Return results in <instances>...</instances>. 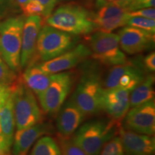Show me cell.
<instances>
[{"label":"cell","instance_id":"6da1fadb","mask_svg":"<svg viewBox=\"0 0 155 155\" xmlns=\"http://www.w3.org/2000/svg\"><path fill=\"white\" fill-rule=\"evenodd\" d=\"M119 122L115 120H96L84 124L78 129L72 140L87 155H99L106 142L115 137Z\"/></svg>","mask_w":155,"mask_h":155},{"label":"cell","instance_id":"7a4b0ae2","mask_svg":"<svg viewBox=\"0 0 155 155\" xmlns=\"http://www.w3.org/2000/svg\"><path fill=\"white\" fill-rule=\"evenodd\" d=\"M48 25L67 33L88 35L95 30L91 15L83 7L75 4L61 6L46 17Z\"/></svg>","mask_w":155,"mask_h":155},{"label":"cell","instance_id":"3957f363","mask_svg":"<svg viewBox=\"0 0 155 155\" xmlns=\"http://www.w3.org/2000/svg\"><path fill=\"white\" fill-rule=\"evenodd\" d=\"M25 20L24 16H17L0 21V56L15 73L21 68V45Z\"/></svg>","mask_w":155,"mask_h":155},{"label":"cell","instance_id":"277c9868","mask_svg":"<svg viewBox=\"0 0 155 155\" xmlns=\"http://www.w3.org/2000/svg\"><path fill=\"white\" fill-rule=\"evenodd\" d=\"M15 126L17 130L34 126L42 119V114L33 92L19 79L12 91Z\"/></svg>","mask_w":155,"mask_h":155},{"label":"cell","instance_id":"5b68a950","mask_svg":"<svg viewBox=\"0 0 155 155\" xmlns=\"http://www.w3.org/2000/svg\"><path fill=\"white\" fill-rule=\"evenodd\" d=\"M91 55L106 65H121L127 62L125 53L119 45L117 34L97 31L89 38Z\"/></svg>","mask_w":155,"mask_h":155},{"label":"cell","instance_id":"8992f818","mask_svg":"<svg viewBox=\"0 0 155 155\" xmlns=\"http://www.w3.org/2000/svg\"><path fill=\"white\" fill-rule=\"evenodd\" d=\"M76 41L71 34L44 25L39 32L36 52L42 61H47L72 49Z\"/></svg>","mask_w":155,"mask_h":155},{"label":"cell","instance_id":"52a82bcc","mask_svg":"<svg viewBox=\"0 0 155 155\" xmlns=\"http://www.w3.org/2000/svg\"><path fill=\"white\" fill-rule=\"evenodd\" d=\"M104 88L99 76L89 73L81 78L71 98L85 115L96 114L101 109Z\"/></svg>","mask_w":155,"mask_h":155},{"label":"cell","instance_id":"ba28073f","mask_svg":"<svg viewBox=\"0 0 155 155\" xmlns=\"http://www.w3.org/2000/svg\"><path fill=\"white\" fill-rule=\"evenodd\" d=\"M72 72H61L53 74L48 88L38 97L42 111L47 114H54L59 111L74 83Z\"/></svg>","mask_w":155,"mask_h":155},{"label":"cell","instance_id":"9c48e42d","mask_svg":"<svg viewBox=\"0 0 155 155\" xmlns=\"http://www.w3.org/2000/svg\"><path fill=\"white\" fill-rule=\"evenodd\" d=\"M144 71L140 67L127 62L114 65L108 73L104 82L106 89L120 88L131 91L145 78Z\"/></svg>","mask_w":155,"mask_h":155},{"label":"cell","instance_id":"30bf717a","mask_svg":"<svg viewBox=\"0 0 155 155\" xmlns=\"http://www.w3.org/2000/svg\"><path fill=\"white\" fill-rule=\"evenodd\" d=\"M125 129L152 136L155 131V104L152 100L134 106L125 116Z\"/></svg>","mask_w":155,"mask_h":155},{"label":"cell","instance_id":"8fae6325","mask_svg":"<svg viewBox=\"0 0 155 155\" xmlns=\"http://www.w3.org/2000/svg\"><path fill=\"white\" fill-rule=\"evenodd\" d=\"M90 55L91 51L89 48L80 44L58 57L38 65L45 73L53 75L72 69Z\"/></svg>","mask_w":155,"mask_h":155},{"label":"cell","instance_id":"7c38bea8","mask_svg":"<svg viewBox=\"0 0 155 155\" xmlns=\"http://www.w3.org/2000/svg\"><path fill=\"white\" fill-rule=\"evenodd\" d=\"M119 45L122 51L134 55L154 46V34L131 26L121 28L118 33Z\"/></svg>","mask_w":155,"mask_h":155},{"label":"cell","instance_id":"4fadbf2b","mask_svg":"<svg viewBox=\"0 0 155 155\" xmlns=\"http://www.w3.org/2000/svg\"><path fill=\"white\" fill-rule=\"evenodd\" d=\"M42 27V16L31 15L25 18L22 28L20 53V67L22 68L34 61L38 35Z\"/></svg>","mask_w":155,"mask_h":155},{"label":"cell","instance_id":"5bb4252c","mask_svg":"<svg viewBox=\"0 0 155 155\" xmlns=\"http://www.w3.org/2000/svg\"><path fill=\"white\" fill-rule=\"evenodd\" d=\"M130 91L124 89L104 88L101 98V109L104 110L111 119L119 122L125 117L130 108Z\"/></svg>","mask_w":155,"mask_h":155},{"label":"cell","instance_id":"9a60e30c","mask_svg":"<svg viewBox=\"0 0 155 155\" xmlns=\"http://www.w3.org/2000/svg\"><path fill=\"white\" fill-rule=\"evenodd\" d=\"M119 133L124 155L154 154L155 139L152 136L136 133L124 127H119Z\"/></svg>","mask_w":155,"mask_h":155},{"label":"cell","instance_id":"2e32d148","mask_svg":"<svg viewBox=\"0 0 155 155\" xmlns=\"http://www.w3.org/2000/svg\"><path fill=\"white\" fill-rule=\"evenodd\" d=\"M85 114L72 101L70 100L60 108L57 128L60 138H70L84 119Z\"/></svg>","mask_w":155,"mask_h":155},{"label":"cell","instance_id":"e0dca14e","mask_svg":"<svg viewBox=\"0 0 155 155\" xmlns=\"http://www.w3.org/2000/svg\"><path fill=\"white\" fill-rule=\"evenodd\" d=\"M49 124L39 122L37 124L17 130L13 137V153L15 155H26L32 145L42 135L49 132Z\"/></svg>","mask_w":155,"mask_h":155},{"label":"cell","instance_id":"ac0fdd59","mask_svg":"<svg viewBox=\"0 0 155 155\" xmlns=\"http://www.w3.org/2000/svg\"><path fill=\"white\" fill-rule=\"evenodd\" d=\"M51 75L42 71L38 64L31 63L28 65L23 73L22 81L25 84L38 96L49 86Z\"/></svg>","mask_w":155,"mask_h":155},{"label":"cell","instance_id":"d6986e66","mask_svg":"<svg viewBox=\"0 0 155 155\" xmlns=\"http://www.w3.org/2000/svg\"><path fill=\"white\" fill-rule=\"evenodd\" d=\"M131 1H108L97 0L96 13L91 18H108L119 16L131 12Z\"/></svg>","mask_w":155,"mask_h":155},{"label":"cell","instance_id":"ffe728a7","mask_svg":"<svg viewBox=\"0 0 155 155\" xmlns=\"http://www.w3.org/2000/svg\"><path fill=\"white\" fill-rule=\"evenodd\" d=\"M154 76L149 75L145 77L142 82L131 91V94H129L130 107H134L150 101L154 100Z\"/></svg>","mask_w":155,"mask_h":155},{"label":"cell","instance_id":"44dd1931","mask_svg":"<svg viewBox=\"0 0 155 155\" xmlns=\"http://www.w3.org/2000/svg\"><path fill=\"white\" fill-rule=\"evenodd\" d=\"M15 120L11 96L0 108V134L13 142Z\"/></svg>","mask_w":155,"mask_h":155},{"label":"cell","instance_id":"7402d4cb","mask_svg":"<svg viewBox=\"0 0 155 155\" xmlns=\"http://www.w3.org/2000/svg\"><path fill=\"white\" fill-rule=\"evenodd\" d=\"M129 17L127 14L108 18H91L95 30L106 32H111L116 29L127 25Z\"/></svg>","mask_w":155,"mask_h":155},{"label":"cell","instance_id":"603a6c76","mask_svg":"<svg viewBox=\"0 0 155 155\" xmlns=\"http://www.w3.org/2000/svg\"><path fill=\"white\" fill-rule=\"evenodd\" d=\"M30 155H61V152L57 142L52 137L46 136L36 141Z\"/></svg>","mask_w":155,"mask_h":155},{"label":"cell","instance_id":"cb8c5ba5","mask_svg":"<svg viewBox=\"0 0 155 155\" xmlns=\"http://www.w3.org/2000/svg\"><path fill=\"white\" fill-rule=\"evenodd\" d=\"M18 80L16 73L8 66L0 56V84L12 87Z\"/></svg>","mask_w":155,"mask_h":155},{"label":"cell","instance_id":"d4e9b609","mask_svg":"<svg viewBox=\"0 0 155 155\" xmlns=\"http://www.w3.org/2000/svg\"><path fill=\"white\" fill-rule=\"evenodd\" d=\"M127 25L147 31L151 33L154 34L155 32V20L152 19L141 17H129Z\"/></svg>","mask_w":155,"mask_h":155},{"label":"cell","instance_id":"484cf974","mask_svg":"<svg viewBox=\"0 0 155 155\" xmlns=\"http://www.w3.org/2000/svg\"><path fill=\"white\" fill-rule=\"evenodd\" d=\"M99 155H124L123 144L119 137H114L106 143Z\"/></svg>","mask_w":155,"mask_h":155},{"label":"cell","instance_id":"4316f807","mask_svg":"<svg viewBox=\"0 0 155 155\" xmlns=\"http://www.w3.org/2000/svg\"><path fill=\"white\" fill-rule=\"evenodd\" d=\"M60 144L61 155H87L73 142L72 139L60 138Z\"/></svg>","mask_w":155,"mask_h":155},{"label":"cell","instance_id":"83f0119b","mask_svg":"<svg viewBox=\"0 0 155 155\" xmlns=\"http://www.w3.org/2000/svg\"><path fill=\"white\" fill-rule=\"evenodd\" d=\"M25 16H31V15H40L45 16V7L44 6L38 1L30 0L29 2L25 6L22 10Z\"/></svg>","mask_w":155,"mask_h":155},{"label":"cell","instance_id":"f1b7e54d","mask_svg":"<svg viewBox=\"0 0 155 155\" xmlns=\"http://www.w3.org/2000/svg\"><path fill=\"white\" fill-rule=\"evenodd\" d=\"M127 15L129 17H144V18L155 19V9L154 7L139 9L132 12H129L127 13Z\"/></svg>","mask_w":155,"mask_h":155},{"label":"cell","instance_id":"f546056e","mask_svg":"<svg viewBox=\"0 0 155 155\" xmlns=\"http://www.w3.org/2000/svg\"><path fill=\"white\" fill-rule=\"evenodd\" d=\"M155 0H131V12L139 9L154 7Z\"/></svg>","mask_w":155,"mask_h":155},{"label":"cell","instance_id":"4dcf8cb0","mask_svg":"<svg viewBox=\"0 0 155 155\" xmlns=\"http://www.w3.org/2000/svg\"><path fill=\"white\" fill-rule=\"evenodd\" d=\"M12 91V87L0 84V108L2 107L6 101L11 96Z\"/></svg>","mask_w":155,"mask_h":155},{"label":"cell","instance_id":"1f68e13d","mask_svg":"<svg viewBox=\"0 0 155 155\" xmlns=\"http://www.w3.org/2000/svg\"><path fill=\"white\" fill-rule=\"evenodd\" d=\"M144 65L145 69L149 72H154L155 71V53L148 54L144 59Z\"/></svg>","mask_w":155,"mask_h":155},{"label":"cell","instance_id":"d6a6232c","mask_svg":"<svg viewBox=\"0 0 155 155\" xmlns=\"http://www.w3.org/2000/svg\"><path fill=\"white\" fill-rule=\"evenodd\" d=\"M41 3L45 7V17H47L55 9L57 0H35Z\"/></svg>","mask_w":155,"mask_h":155},{"label":"cell","instance_id":"836d02e7","mask_svg":"<svg viewBox=\"0 0 155 155\" xmlns=\"http://www.w3.org/2000/svg\"><path fill=\"white\" fill-rule=\"evenodd\" d=\"M12 143V141L7 139L4 136L0 134V152H9Z\"/></svg>","mask_w":155,"mask_h":155},{"label":"cell","instance_id":"e575fe53","mask_svg":"<svg viewBox=\"0 0 155 155\" xmlns=\"http://www.w3.org/2000/svg\"><path fill=\"white\" fill-rule=\"evenodd\" d=\"M9 0H0V15H2L8 6Z\"/></svg>","mask_w":155,"mask_h":155},{"label":"cell","instance_id":"d590c367","mask_svg":"<svg viewBox=\"0 0 155 155\" xmlns=\"http://www.w3.org/2000/svg\"><path fill=\"white\" fill-rule=\"evenodd\" d=\"M15 1H16L17 5L19 6V7H20L21 9L23 10L25 7V6L27 5V4L29 2L30 0H15Z\"/></svg>","mask_w":155,"mask_h":155},{"label":"cell","instance_id":"8d00e7d4","mask_svg":"<svg viewBox=\"0 0 155 155\" xmlns=\"http://www.w3.org/2000/svg\"><path fill=\"white\" fill-rule=\"evenodd\" d=\"M0 155H10L9 152H0Z\"/></svg>","mask_w":155,"mask_h":155},{"label":"cell","instance_id":"74e56055","mask_svg":"<svg viewBox=\"0 0 155 155\" xmlns=\"http://www.w3.org/2000/svg\"><path fill=\"white\" fill-rule=\"evenodd\" d=\"M108 1H131V0H108Z\"/></svg>","mask_w":155,"mask_h":155},{"label":"cell","instance_id":"f35d334b","mask_svg":"<svg viewBox=\"0 0 155 155\" xmlns=\"http://www.w3.org/2000/svg\"><path fill=\"white\" fill-rule=\"evenodd\" d=\"M57 1H63V0H57Z\"/></svg>","mask_w":155,"mask_h":155}]
</instances>
